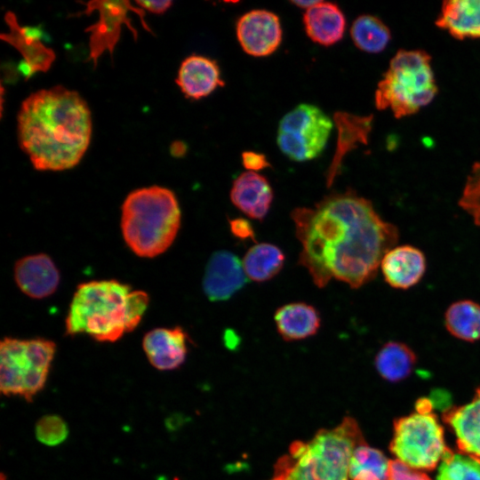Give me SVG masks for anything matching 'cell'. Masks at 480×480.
<instances>
[{
    "label": "cell",
    "instance_id": "27",
    "mask_svg": "<svg viewBox=\"0 0 480 480\" xmlns=\"http://www.w3.org/2000/svg\"><path fill=\"white\" fill-rule=\"evenodd\" d=\"M350 35L358 49L370 53L382 52L391 38L389 28L379 18L369 14L355 20Z\"/></svg>",
    "mask_w": 480,
    "mask_h": 480
},
{
    "label": "cell",
    "instance_id": "3",
    "mask_svg": "<svg viewBox=\"0 0 480 480\" xmlns=\"http://www.w3.org/2000/svg\"><path fill=\"white\" fill-rule=\"evenodd\" d=\"M149 298L116 280L80 284L65 321V333H85L100 342H114L133 331L142 319Z\"/></svg>",
    "mask_w": 480,
    "mask_h": 480
},
{
    "label": "cell",
    "instance_id": "9",
    "mask_svg": "<svg viewBox=\"0 0 480 480\" xmlns=\"http://www.w3.org/2000/svg\"><path fill=\"white\" fill-rule=\"evenodd\" d=\"M332 126L322 109L311 104H300L281 119L277 145L293 161L314 159L324 151Z\"/></svg>",
    "mask_w": 480,
    "mask_h": 480
},
{
    "label": "cell",
    "instance_id": "36",
    "mask_svg": "<svg viewBox=\"0 0 480 480\" xmlns=\"http://www.w3.org/2000/svg\"><path fill=\"white\" fill-rule=\"evenodd\" d=\"M319 1H315V0H296V1H292V3L293 4H295L296 6L298 7H300V8H304V9H309L310 7L314 6L315 4H316Z\"/></svg>",
    "mask_w": 480,
    "mask_h": 480
},
{
    "label": "cell",
    "instance_id": "25",
    "mask_svg": "<svg viewBox=\"0 0 480 480\" xmlns=\"http://www.w3.org/2000/svg\"><path fill=\"white\" fill-rule=\"evenodd\" d=\"M447 332L458 340L475 342L480 340V304L471 300L452 302L444 313Z\"/></svg>",
    "mask_w": 480,
    "mask_h": 480
},
{
    "label": "cell",
    "instance_id": "10",
    "mask_svg": "<svg viewBox=\"0 0 480 480\" xmlns=\"http://www.w3.org/2000/svg\"><path fill=\"white\" fill-rule=\"evenodd\" d=\"M85 11L79 13L89 15L93 11L99 12V20L85 28L91 32L89 37V57L87 60H92L94 68L97 66L99 57L108 51L110 55L117 44L122 25L125 24L132 31L134 39L138 37V32L131 24L128 16L129 11L138 13L144 28L151 31L144 20L145 12L140 7H134L130 1H90L84 4Z\"/></svg>",
    "mask_w": 480,
    "mask_h": 480
},
{
    "label": "cell",
    "instance_id": "20",
    "mask_svg": "<svg viewBox=\"0 0 480 480\" xmlns=\"http://www.w3.org/2000/svg\"><path fill=\"white\" fill-rule=\"evenodd\" d=\"M303 23L308 37L324 46L339 42L346 28L342 11L331 2L319 1L308 9L303 16Z\"/></svg>",
    "mask_w": 480,
    "mask_h": 480
},
{
    "label": "cell",
    "instance_id": "6",
    "mask_svg": "<svg viewBox=\"0 0 480 480\" xmlns=\"http://www.w3.org/2000/svg\"><path fill=\"white\" fill-rule=\"evenodd\" d=\"M431 57L422 50H399L375 92V106L390 109L396 118L418 112L437 93Z\"/></svg>",
    "mask_w": 480,
    "mask_h": 480
},
{
    "label": "cell",
    "instance_id": "38",
    "mask_svg": "<svg viewBox=\"0 0 480 480\" xmlns=\"http://www.w3.org/2000/svg\"><path fill=\"white\" fill-rule=\"evenodd\" d=\"M1 480H5V476H4V475H3V474H2V476H1Z\"/></svg>",
    "mask_w": 480,
    "mask_h": 480
},
{
    "label": "cell",
    "instance_id": "31",
    "mask_svg": "<svg viewBox=\"0 0 480 480\" xmlns=\"http://www.w3.org/2000/svg\"><path fill=\"white\" fill-rule=\"evenodd\" d=\"M68 435V425L58 415H44L36 424V439L48 446H56L61 444L66 440Z\"/></svg>",
    "mask_w": 480,
    "mask_h": 480
},
{
    "label": "cell",
    "instance_id": "12",
    "mask_svg": "<svg viewBox=\"0 0 480 480\" xmlns=\"http://www.w3.org/2000/svg\"><path fill=\"white\" fill-rule=\"evenodd\" d=\"M246 283L243 263L236 254L226 250L213 252L203 278V290L211 301L230 299Z\"/></svg>",
    "mask_w": 480,
    "mask_h": 480
},
{
    "label": "cell",
    "instance_id": "14",
    "mask_svg": "<svg viewBox=\"0 0 480 480\" xmlns=\"http://www.w3.org/2000/svg\"><path fill=\"white\" fill-rule=\"evenodd\" d=\"M14 279L20 290L33 299H44L58 288L60 272L44 253L23 257L14 266Z\"/></svg>",
    "mask_w": 480,
    "mask_h": 480
},
{
    "label": "cell",
    "instance_id": "28",
    "mask_svg": "<svg viewBox=\"0 0 480 480\" xmlns=\"http://www.w3.org/2000/svg\"><path fill=\"white\" fill-rule=\"evenodd\" d=\"M389 460L380 450L366 443L359 444L353 452L349 478L351 480H388Z\"/></svg>",
    "mask_w": 480,
    "mask_h": 480
},
{
    "label": "cell",
    "instance_id": "7",
    "mask_svg": "<svg viewBox=\"0 0 480 480\" xmlns=\"http://www.w3.org/2000/svg\"><path fill=\"white\" fill-rule=\"evenodd\" d=\"M56 345L46 339L20 340L6 337L0 345V390L27 401L43 389Z\"/></svg>",
    "mask_w": 480,
    "mask_h": 480
},
{
    "label": "cell",
    "instance_id": "16",
    "mask_svg": "<svg viewBox=\"0 0 480 480\" xmlns=\"http://www.w3.org/2000/svg\"><path fill=\"white\" fill-rule=\"evenodd\" d=\"M443 420L453 431L460 453L480 463V387L469 403L446 410Z\"/></svg>",
    "mask_w": 480,
    "mask_h": 480
},
{
    "label": "cell",
    "instance_id": "26",
    "mask_svg": "<svg viewBox=\"0 0 480 480\" xmlns=\"http://www.w3.org/2000/svg\"><path fill=\"white\" fill-rule=\"evenodd\" d=\"M284 260L285 256L279 247L268 243H260L246 252L242 263L249 279L265 282L281 271Z\"/></svg>",
    "mask_w": 480,
    "mask_h": 480
},
{
    "label": "cell",
    "instance_id": "2",
    "mask_svg": "<svg viewBox=\"0 0 480 480\" xmlns=\"http://www.w3.org/2000/svg\"><path fill=\"white\" fill-rule=\"evenodd\" d=\"M91 135V112L77 92L58 85L33 92L21 103L19 143L38 171L76 166Z\"/></svg>",
    "mask_w": 480,
    "mask_h": 480
},
{
    "label": "cell",
    "instance_id": "5",
    "mask_svg": "<svg viewBox=\"0 0 480 480\" xmlns=\"http://www.w3.org/2000/svg\"><path fill=\"white\" fill-rule=\"evenodd\" d=\"M180 221L177 197L164 187L133 190L122 205L123 237L131 251L142 258L164 253L175 240Z\"/></svg>",
    "mask_w": 480,
    "mask_h": 480
},
{
    "label": "cell",
    "instance_id": "8",
    "mask_svg": "<svg viewBox=\"0 0 480 480\" xmlns=\"http://www.w3.org/2000/svg\"><path fill=\"white\" fill-rule=\"evenodd\" d=\"M432 410V402L420 398L414 412L394 421L389 450L398 460L417 470H433L447 448L444 428Z\"/></svg>",
    "mask_w": 480,
    "mask_h": 480
},
{
    "label": "cell",
    "instance_id": "21",
    "mask_svg": "<svg viewBox=\"0 0 480 480\" xmlns=\"http://www.w3.org/2000/svg\"><path fill=\"white\" fill-rule=\"evenodd\" d=\"M436 25L457 39L480 38V0L444 1Z\"/></svg>",
    "mask_w": 480,
    "mask_h": 480
},
{
    "label": "cell",
    "instance_id": "22",
    "mask_svg": "<svg viewBox=\"0 0 480 480\" xmlns=\"http://www.w3.org/2000/svg\"><path fill=\"white\" fill-rule=\"evenodd\" d=\"M276 330L286 341L307 339L320 328L321 317L316 308L305 302L285 304L274 315Z\"/></svg>",
    "mask_w": 480,
    "mask_h": 480
},
{
    "label": "cell",
    "instance_id": "33",
    "mask_svg": "<svg viewBox=\"0 0 480 480\" xmlns=\"http://www.w3.org/2000/svg\"><path fill=\"white\" fill-rule=\"evenodd\" d=\"M242 163L246 170L255 172L270 166L263 154L253 151L244 152L242 154Z\"/></svg>",
    "mask_w": 480,
    "mask_h": 480
},
{
    "label": "cell",
    "instance_id": "13",
    "mask_svg": "<svg viewBox=\"0 0 480 480\" xmlns=\"http://www.w3.org/2000/svg\"><path fill=\"white\" fill-rule=\"evenodd\" d=\"M380 268L385 282L395 289L413 287L425 275L426 256L412 245L403 244L388 250L381 260Z\"/></svg>",
    "mask_w": 480,
    "mask_h": 480
},
{
    "label": "cell",
    "instance_id": "1",
    "mask_svg": "<svg viewBox=\"0 0 480 480\" xmlns=\"http://www.w3.org/2000/svg\"><path fill=\"white\" fill-rule=\"evenodd\" d=\"M291 216L301 244L299 264L319 288L332 278L353 289L367 284L399 238L397 227L352 191L331 194L314 207L294 209Z\"/></svg>",
    "mask_w": 480,
    "mask_h": 480
},
{
    "label": "cell",
    "instance_id": "23",
    "mask_svg": "<svg viewBox=\"0 0 480 480\" xmlns=\"http://www.w3.org/2000/svg\"><path fill=\"white\" fill-rule=\"evenodd\" d=\"M335 122L338 127V146L335 157L329 169L327 182L330 186L337 175L344 156L357 144H366L372 129V116H359L348 113H337Z\"/></svg>",
    "mask_w": 480,
    "mask_h": 480
},
{
    "label": "cell",
    "instance_id": "11",
    "mask_svg": "<svg viewBox=\"0 0 480 480\" xmlns=\"http://www.w3.org/2000/svg\"><path fill=\"white\" fill-rule=\"evenodd\" d=\"M278 16L267 10H252L236 22V36L243 50L254 57L272 54L282 42Z\"/></svg>",
    "mask_w": 480,
    "mask_h": 480
},
{
    "label": "cell",
    "instance_id": "37",
    "mask_svg": "<svg viewBox=\"0 0 480 480\" xmlns=\"http://www.w3.org/2000/svg\"><path fill=\"white\" fill-rule=\"evenodd\" d=\"M185 150H186V147L180 141L175 142L172 146V153L174 156H181L185 153Z\"/></svg>",
    "mask_w": 480,
    "mask_h": 480
},
{
    "label": "cell",
    "instance_id": "4",
    "mask_svg": "<svg viewBox=\"0 0 480 480\" xmlns=\"http://www.w3.org/2000/svg\"><path fill=\"white\" fill-rule=\"evenodd\" d=\"M366 443L351 417L320 429L308 442L295 441L275 465L272 480H348L354 450Z\"/></svg>",
    "mask_w": 480,
    "mask_h": 480
},
{
    "label": "cell",
    "instance_id": "15",
    "mask_svg": "<svg viewBox=\"0 0 480 480\" xmlns=\"http://www.w3.org/2000/svg\"><path fill=\"white\" fill-rule=\"evenodd\" d=\"M188 340V334L180 326L156 328L145 334L142 347L155 368L170 371L179 368L185 362Z\"/></svg>",
    "mask_w": 480,
    "mask_h": 480
},
{
    "label": "cell",
    "instance_id": "24",
    "mask_svg": "<svg viewBox=\"0 0 480 480\" xmlns=\"http://www.w3.org/2000/svg\"><path fill=\"white\" fill-rule=\"evenodd\" d=\"M416 362V354L407 344L394 340L385 343L374 359L379 374L390 382L409 377Z\"/></svg>",
    "mask_w": 480,
    "mask_h": 480
},
{
    "label": "cell",
    "instance_id": "18",
    "mask_svg": "<svg viewBox=\"0 0 480 480\" xmlns=\"http://www.w3.org/2000/svg\"><path fill=\"white\" fill-rule=\"evenodd\" d=\"M176 84L187 98L199 100L224 86L217 62L202 55H190L180 64Z\"/></svg>",
    "mask_w": 480,
    "mask_h": 480
},
{
    "label": "cell",
    "instance_id": "32",
    "mask_svg": "<svg viewBox=\"0 0 480 480\" xmlns=\"http://www.w3.org/2000/svg\"><path fill=\"white\" fill-rule=\"evenodd\" d=\"M388 480H431L427 474L412 468L398 460H389Z\"/></svg>",
    "mask_w": 480,
    "mask_h": 480
},
{
    "label": "cell",
    "instance_id": "30",
    "mask_svg": "<svg viewBox=\"0 0 480 480\" xmlns=\"http://www.w3.org/2000/svg\"><path fill=\"white\" fill-rule=\"evenodd\" d=\"M459 205L472 217L474 223L480 227V163L472 166Z\"/></svg>",
    "mask_w": 480,
    "mask_h": 480
},
{
    "label": "cell",
    "instance_id": "34",
    "mask_svg": "<svg viewBox=\"0 0 480 480\" xmlns=\"http://www.w3.org/2000/svg\"><path fill=\"white\" fill-rule=\"evenodd\" d=\"M229 227L231 233L237 238L252 239L254 240V230L251 222L243 218H236L229 220Z\"/></svg>",
    "mask_w": 480,
    "mask_h": 480
},
{
    "label": "cell",
    "instance_id": "35",
    "mask_svg": "<svg viewBox=\"0 0 480 480\" xmlns=\"http://www.w3.org/2000/svg\"><path fill=\"white\" fill-rule=\"evenodd\" d=\"M136 4L142 9H146L152 13L161 14L166 12L172 4V1H136Z\"/></svg>",
    "mask_w": 480,
    "mask_h": 480
},
{
    "label": "cell",
    "instance_id": "17",
    "mask_svg": "<svg viewBox=\"0 0 480 480\" xmlns=\"http://www.w3.org/2000/svg\"><path fill=\"white\" fill-rule=\"evenodd\" d=\"M230 199L245 215L261 221L270 209L273 189L264 176L247 171L233 181Z\"/></svg>",
    "mask_w": 480,
    "mask_h": 480
},
{
    "label": "cell",
    "instance_id": "29",
    "mask_svg": "<svg viewBox=\"0 0 480 480\" xmlns=\"http://www.w3.org/2000/svg\"><path fill=\"white\" fill-rule=\"evenodd\" d=\"M436 480H480V463L446 448L438 468Z\"/></svg>",
    "mask_w": 480,
    "mask_h": 480
},
{
    "label": "cell",
    "instance_id": "19",
    "mask_svg": "<svg viewBox=\"0 0 480 480\" xmlns=\"http://www.w3.org/2000/svg\"><path fill=\"white\" fill-rule=\"evenodd\" d=\"M4 20L9 32L1 34L0 37L20 52L27 68L26 77L36 72L48 71L55 60L54 52L45 46L37 36L20 27L12 12L5 13Z\"/></svg>",
    "mask_w": 480,
    "mask_h": 480
}]
</instances>
